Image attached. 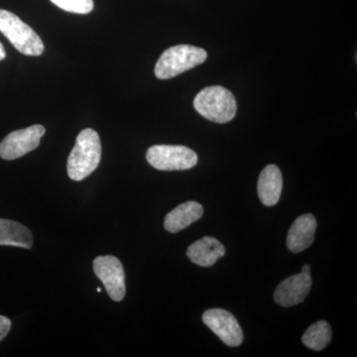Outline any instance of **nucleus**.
Returning a JSON list of instances; mask_svg holds the SVG:
<instances>
[{"mask_svg":"<svg viewBox=\"0 0 357 357\" xmlns=\"http://www.w3.org/2000/svg\"><path fill=\"white\" fill-rule=\"evenodd\" d=\"M102 143L98 132L84 129L77 135L76 144L68 158V175L73 181H83L100 165Z\"/></svg>","mask_w":357,"mask_h":357,"instance_id":"obj_1","label":"nucleus"},{"mask_svg":"<svg viewBox=\"0 0 357 357\" xmlns=\"http://www.w3.org/2000/svg\"><path fill=\"white\" fill-rule=\"evenodd\" d=\"M194 107L202 116L215 123H227L236 117L237 105L234 96L223 86L204 88L196 96Z\"/></svg>","mask_w":357,"mask_h":357,"instance_id":"obj_2","label":"nucleus"},{"mask_svg":"<svg viewBox=\"0 0 357 357\" xmlns=\"http://www.w3.org/2000/svg\"><path fill=\"white\" fill-rule=\"evenodd\" d=\"M208 53L199 47L178 45L167 49L155 66V76L160 79H172L185 70L203 64Z\"/></svg>","mask_w":357,"mask_h":357,"instance_id":"obj_3","label":"nucleus"},{"mask_svg":"<svg viewBox=\"0 0 357 357\" xmlns=\"http://www.w3.org/2000/svg\"><path fill=\"white\" fill-rule=\"evenodd\" d=\"M0 32L23 55L40 56L44 53L43 42L36 32L15 14L4 9H0Z\"/></svg>","mask_w":357,"mask_h":357,"instance_id":"obj_4","label":"nucleus"},{"mask_svg":"<svg viewBox=\"0 0 357 357\" xmlns=\"http://www.w3.org/2000/svg\"><path fill=\"white\" fill-rule=\"evenodd\" d=\"M148 163L160 171L189 170L198 164V155L181 145H154L147 150Z\"/></svg>","mask_w":357,"mask_h":357,"instance_id":"obj_5","label":"nucleus"},{"mask_svg":"<svg viewBox=\"0 0 357 357\" xmlns=\"http://www.w3.org/2000/svg\"><path fill=\"white\" fill-rule=\"evenodd\" d=\"M93 271L102 282L110 299L121 302L126 294V273L119 258L114 256H98L93 260Z\"/></svg>","mask_w":357,"mask_h":357,"instance_id":"obj_6","label":"nucleus"},{"mask_svg":"<svg viewBox=\"0 0 357 357\" xmlns=\"http://www.w3.org/2000/svg\"><path fill=\"white\" fill-rule=\"evenodd\" d=\"M45 131L44 126L36 124L9 133L0 143V158L15 160L36 149Z\"/></svg>","mask_w":357,"mask_h":357,"instance_id":"obj_7","label":"nucleus"},{"mask_svg":"<svg viewBox=\"0 0 357 357\" xmlns=\"http://www.w3.org/2000/svg\"><path fill=\"white\" fill-rule=\"evenodd\" d=\"M204 325L229 347H239L243 342V332L234 314L222 309L208 310L203 314Z\"/></svg>","mask_w":357,"mask_h":357,"instance_id":"obj_8","label":"nucleus"},{"mask_svg":"<svg viewBox=\"0 0 357 357\" xmlns=\"http://www.w3.org/2000/svg\"><path fill=\"white\" fill-rule=\"evenodd\" d=\"M312 288L310 272H301L282 281L274 292V301L282 307H293L306 300Z\"/></svg>","mask_w":357,"mask_h":357,"instance_id":"obj_9","label":"nucleus"},{"mask_svg":"<svg viewBox=\"0 0 357 357\" xmlns=\"http://www.w3.org/2000/svg\"><path fill=\"white\" fill-rule=\"evenodd\" d=\"M317 223L316 218L311 213L303 215L296 218L291 225L287 236V248L293 253H300L306 250L314 241Z\"/></svg>","mask_w":357,"mask_h":357,"instance_id":"obj_10","label":"nucleus"},{"mask_svg":"<svg viewBox=\"0 0 357 357\" xmlns=\"http://www.w3.org/2000/svg\"><path fill=\"white\" fill-rule=\"evenodd\" d=\"M225 255V248L215 237L204 236L191 244L187 256L192 263L202 267H211Z\"/></svg>","mask_w":357,"mask_h":357,"instance_id":"obj_11","label":"nucleus"},{"mask_svg":"<svg viewBox=\"0 0 357 357\" xmlns=\"http://www.w3.org/2000/svg\"><path fill=\"white\" fill-rule=\"evenodd\" d=\"M283 190V178L276 165H268L263 169L257 183L258 197L266 206H273L280 199Z\"/></svg>","mask_w":357,"mask_h":357,"instance_id":"obj_12","label":"nucleus"},{"mask_svg":"<svg viewBox=\"0 0 357 357\" xmlns=\"http://www.w3.org/2000/svg\"><path fill=\"white\" fill-rule=\"evenodd\" d=\"M204 208L197 202H185L171 211L164 220V227L171 234H177L187 229L192 223L198 222L203 217Z\"/></svg>","mask_w":357,"mask_h":357,"instance_id":"obj_13","label":"nucleus"},{"mask_svg":"<svg viewBox=\"0 0 357 357\" xmlns=\"http://www.w3.org/2000/svg\"><path fill=\"white\" fill-rule=\"evenodd\" d=\"M0 245L31 249L32 232L22 223L0 218Z\"/></svg>","mask_w":357,"mask_h":357,"instance_id":"obj_14","label":"nucleus"},{"mask_svg":"<svg viewBox=\"0 0 357 357\" xmlns=\"http://www.w3.org/2000/svg\"><path fill=\"white\" fill-rule=\"evenodd\" d=\"M332 337L331 326L326 321H319L307 328L302 342L312 351H321L332 342Z\"/></svg>","mask_w":357,"mask_h":357,"instance_id":"obj_15","label":"nucleus"},{"mask_svg":"<svg viewBox=\"0 0 357 357\" xmlns=\"http://www.w3.org/2000/svg\"><path fill=\"white\" fill-rule=\"evenodd\" d=\"M51 2L72 13L88 14L93 9V0H51Z\"/></svg>","mask_w":357,"mask_h":357,"instance_id":"obj_16","label":"nucleus"},{"mask_svg":"<svg viewBox=\"0 0 357 357\" xmlns=\"http://www.w3.org/2000/svg\"><path fill=\"white\" fill-rule=\"evenodd\" d=\"M10 319L4 316H0V342L10 332Z\"/></svg>","mask_w":357,"mask_h":357,"instance_id":"obj_17","label":"nucleus"},{"mask_svg":"<svg viewBox=\"0 0 357 357\" xmlns=\"http://www.w3.org/2000/svg\"><path fill=\"white\" fill-rule=\"evenodd\" d=\"M6 57V50H4L3 45L0 42V61L4 60Z\"/></svg>","mask_w":357,"mask_h":357,"instance_id":"obj_18","label":"nucleus"},{"mask_svg":"<svg viewBox=\"0 0 357 357\" xmlns=\"http://www.w3.org/2000/svg\"><path fill=\"white\" fill-rule=\"evenodd\" d=\"M302 272H311V267H310V265H304L302 268Z\"/></svg>","mask_w":357,"mask_h":357,"instance_id":"obj_19","label":"nucleus"},{"mask_svg":"<svg viewBox=\"0 0 357 357\" xmlns=\"http://www.w3.org/2000/svg\"><path fill=\"white\" fill-rule=\"evenodd\" d=\"M98 293H100V292H102V290H100V288H98Z\"/></svg>","mask_w":357,"mask_h":357,"instance_id":"obj_20","label":"nucleus"}]
</instances>
